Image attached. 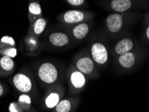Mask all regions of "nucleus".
Segmentation results:
<instances>
[{
    "mask_svg": "<svg viewBox=\"0 0 149 112\" xmlns=\"http://www.w3.org/2000/svg\"><path fill=\"white\" fill-rule=\"evenodd\" d=\"M38 76L43 82L52 83L57 79V70L51 63H45L39 68Z\"/></svg>",
    "mask_w": 149,
    "mask_h": 112,
    "instance_id": "nucleus-1",
    "label": "nucleus"
},
{
    "mask_svg": "<svg viewBox=\"0 0 149 112\" xmlns=\"http://www.w3.org/2000/svg\"><path fill=\"white\" fill-rule=\"evenodd\" d=\"M91 54L94 61L100 65L106 63L108 59L107 49L100 43H95L92 46Z\"/></svg>",
    "mask_w": 149,
    "mask_h": 112,
    "instance_id": "nucleus-2",
    "label": "nucleus"
},
{
    "mask_svg": "<svg viewBox=\"0 0 149 112\" xmlns=\"http://www.w3.org/2000/svg\"><path fill=\"white\" fill-rule=\"evenodd\" d=\"M14 83L15 87L22 92L26 93L32 88L31 81L27 76L24 74H17L14 77Z\"/></svg>",
    "mask_w": 149,
    "mask_h": 112,
    "instance_id": "nucleus-3",
    "label": "nucleus"
},
{
    "mask_svg": "<svg viewBox=\"0 0 149 112\" xmlns=\"http://www.w3.org/2000/svg\"><path fill=\"white\" fill-rule=\"evenodd\" d=\"M106 24L110 32H118L121 30L123 18L121 15L118 14H111L107 17Z\"/></svg>",
    "mask_w": 149,
    "mask_h": 112,
    "instance_id": "nucleus-4",
    "label": "nucleus"
},
{
    "mask_svg": "<svg viewBox=\"0 0 149 112\" xmlns=\"http://www.w3.org/2000/svg\"><path fill=\"white\" fill-rule=\"evenodd\" d=\"M77 67L79 71L84 74H89L93 71L94 64L93 61L89 57H83L77 62Z\"/></svg>",
    "mask_w": 149,
    "mask_h": 112,
    "instance_id": "nucleus-5",
    "label": "nucleus"
},
{
    "mask_svg": "<svg viewBox=\"0 0 149 112\" xmlns=\"http://www.w3.org/2000/svg\"><path fill=\"white\" fill-rule=\"evenodd\" d=\"M49 40L54 46L63 47L69 42V38L64 33L56 32L50 35Z\"/></svg>",
    "mask_w": 149,
    "mask_h": 112,
    "instance_id": "nucleus-6",
    "label": "nucleus"
},
{
    "mask_svg": "<svg viewBox=\"0 0 149 112\" xmlns=\"http://www.w3.org/2000/svg\"><path fill=\"white\" fill-rule=\"evenodd\" d=\"M84 19L83 13L78 10H70L65 13L64 19L67 23L73 24L81 22Z\"/></svg>",
    "mask_w": 149,
    "mask_h": 112,
    "instance_id": "nucleus-7",
    "label": "nucleus"
},
{
    "mask_svg": "<svg viewBox=\"0 0 149 112\" xmlns=\"http://www.w3.org/2000/svg\"><path fill=\"white\" fill-rule=\"evenodd\" d=\"M133 46L134 44L132 40L128 38H124L117 43L115 48L116 52V53L121 55V54L128 52L130 50H132Z\"/></svg>",
    "mask_w": 149,
    "mask_h": 112,
    "instance_id": "nucleus-8",
    "label": "nucleus"
},
{
    "mask_svg": "<svg viewBox=\"0 0 149 112\" xmlns=\"http://www.w3.org/2000/svg\"><path fill=\"white\" fill-rule=\"evenodd\" d=\"M118 61H119L120 64L122 67L129 69V68H131L134 65L135 57L132 52H128L121 54L119 57Z\"/></svg>",
    "mask_w": 149,
    "mask_h": 112,
    "instance_id": "nucleus-9",
    "label": "nucleus"
},
{
    "mask_svg": "<svg viewBox=\"0 0 149 112\" xmlns=\"http://www.w3.org/2000/svg\"><path fill=\"white\" fill-rule=\"evenodd\" d=\"M111 6L113 10L122 12L128 10L131 7L132 2L130 0H112Z\"/></svg>",
    "mask_w": 149,
    "mask_h": 112,
    "instance_id": "nucleus-10",
    "label": "nucleus"
},
{
    "mask_svg": "<svg viewBox=\"0 0 149 112\" xmlns=\"http://www.w3.org/2000/svg\"><path fill=\"white\" fill-rule=\"evenodd\" d=\"M71 81L75 88L80 89L85 85V78L81 72L74 71L71 74Z\"/></svg>",
    "mask_w": 149,
    "mask_h": 112,
    "instance_id": "nucleus-11",
    "label": "nucleus"
},
{
    "mask_svg": "<svg viewBox=\"0 0 149 112\" xmlns=\"http://www.w3.org/2000/svg\"><path fill=\"white\" fill-rule=\"evenodd\" d=\"M89 32V27L86 24H79L74 28L73 34L74 36L77 39H83L87 36Z\"/></svg>",
    "mask_w": 149,
    "mask_h": 112,
    "instance_id": "nucleus-12",
    "label": "nucleus"
},
{
    "mask_svg": "<svg viewBox=\"0 0 149 112\" xmlns=\"http://www.w3.org/2000/svg\"><path fill=\"white\" fill-rule=\"evenodd\" d=\"M0 65L2 69L5 70V71H9L12 70L14 67V61L11 57L7 56H3L0 60Z\"/></svg>",
    "mask_w": 149,
    "mask_h": 112,
    "instance_id": "nucleus-13",
    "label": "nucleus"
},
{
    "mask_svg": "<svg viewBox=\"0 0 149 112\" xmlns=\"http://www.w3.org/2000/svg\"><path fill=\"white\" fill-rule=\"evenodd\" d=\"M46 105L49 108H53L56 107L59 102V95L57 93H52L47 97L46 99Z\"/></svg>",
    "mask_w": 149,
    "mask_h": 112,
    "instance_id": "nucleus-14",
    "label": "nucleus"
},
{
    "mask_svg": "<svg viewBox=\"0 0 149 112\" xmlns=\"http://www.w3.org/2000/svg\"><path fill=\"white\" fill-rule=\"evenodd\" d=\"M47 22L46 20L43 18H39L35 22L34 24V31L36 34H40L42 33L45 30Z\"/></svg>",
    "mask_w": 149,
    "mask_h": 112,
    "instance_id": "nucleus-15",
    "label": "nucleus"
},
{
    "mask_svg": "<svg viewBox=\"0 0 149 112\" xmlns=\"http://www.w3.org/2000/svg\"><path fill=\"white\" fill-rule=\"evenodd\" d=\"M71 110V103L68 100H63L58 102L56 106V111L57 112H69Z\"/></svg>",
    "mask_w": 149,
    "mask_h": 112,
    "instance_id": "nucleus-16",
    "label": "nucleus"
},
{
    "mask_svg": "<svg viewBox=\"0 0 149 112\" xmlns=\"http://www.w3.org/2000/svg\"><path fill=\"white\" fill-rule=\"evenodd\" d=\"M28 10L32 14L34 15H40L42 12L40 4L36 3V2H33V3H30L29 7H28Z\"/></svg>",
    "mask_w": 149,
    "mask_h": 112,
    "instance_id": "nucleus-17",
    "label": "nucleus"
},
{
    "mask_svg": "<svg viewBox=\"0 0 149 112\" xmlns=\"http://www.w3.org/2000/svg\"><path fill=\"white\" fill-rule=\"evenodd\" d=\"M4 56H7L11 58H14V57L17 55V50L14 48H10L4 50L3 53Z\"/></svg>",
    "mask_w": 149,
    "mask_h": 112,
    "instance_id": "nucleus-18",
    "label": "nucleus"
},
{
    "mask_svg": "<svg viewBox=\"0 0 149 112\" xmlns=\"http://www.w3.org/2000/svg\"><path fill=\"white\" fill-rule=\"evenodd\" d=\"M19 102L23 104V105H30L31 104V100H30V97L27 95H22L19 97Z\"/></svg>",
    "mask_w": 149,
    "mask_h": 112,
    "instance_id": "nucleus-19",
    "label": "nucleus"
},
{
    "mask_svg": "<svg viewBox=\"0 0 149 112\" xmlns=\"http://www.w3.org/2000/svg\"><path fill=\"white\" fill-rule=\"evenodd\" d=\"M1 42L9 44V45H15V41L14 39H13L12 37L8 36H3V38H1Z\"/></svg>",
    "mask_w": 149,
    "mask_h": 112,
    "instance_id": "nucleus-20",
    "label": "nucleus"
},
{
    "mask_svg": "<svg viewBox=\"0 0 149 112\" xmlns=\"http://www.w3.org/2000/svg\"><path fill=\"white\" fill-rule=\"evenodd\" d=\"M9 110L10 112H19L18 106L16 103H12L9 107Z\"/></svg>",
    "mask_w": 149,
    "mask_h": 112,
    "instance_id": "nucleus-21",
    "label": "nucleus"
},
{
    "mask_svg": "<svg viewBox=\"0 0 149 112\" xmlns=\"http://www.w3.org/2000/svg\"><path fill=\"white\" fill-rule=\"evenodd\" d=\"M67 1L73 6H80L83 3L84 0H67Z\"/></svg>",
    "mask_w": 149,
    "mask_h": 112,
    "instance_id": "nucleus-22",
    "label": "nucleus"
},
{
    "mask_svg": "<svg viewBox=\"0 0 149 112\" xmlns=\"http://www.w3.org/2000/svg\"><path fill=\"white\" fill-rule=\"evenodd\" d=\"M3 87L1 85H0V96H1L2 94H3Z\"/></svg>",
    "mask_w": 149,
    "mask_h": 112,
    "instance_id": "nucleus-23",
    "label": "nucleus"
},
{
    "mask_svg": "<svg viewBox=\"0 0 149 112\" xmlns=\"http://www.w3.org/2000/svg\"><path fill=\"white\" fill-rule=\"evenodd\" d=\"M146 36H147V38L149 39V27L147 28V30H146Z\"/></svg>",
    "mask_w": 149,
    "mask_h": 112,
    "instance_id": "nucleus-24",
    "label": "nucleus"
}]
</instances>
